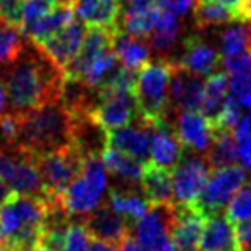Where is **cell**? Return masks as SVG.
Listing matches in <instances>:
<instances>
[{
	"label": "cell",
	"mask_w": 251,
	"mask_h": 251,
	"mask_svg": "<svg viewBox=\"0 0 251 251\" xmlns=\"http://www.w3.org/2000/svg\"><path fill=\"white\" fill-rule=\"evenodd\" d=\"M64 77V69L28 40L21 55L9 64L2 77L11 112L26 114L33 108L59 101Z\"/></svg>",
	"instance_id": "cell-1"
},
{
	"label": "cell",
	"mask_w": 251,
	"mask_h": 251,
	"mask_svg": "<svg viewBox=\"0 0 251 251\" xmlns=\"http://www.w3.org/2000/svg\"><path fill=\"white\" fill-rule=\"evenodd\" d=\"M19 117L21 126L14 147L28 151L33 157L71 145L73 119L60 100L19 114Z\"/></svg>",
	"instance_id": "cell-2"
},
{
	"label": "cell",
	"mask_w": 251,
	"mask_h": 251,
	"mask_svg": "<svg viewBox=\"0 0 251 251\" xmlns=\"http://www.w3.org/2000/svg\"><path fill=\"white\" fill-rule=\"evenodd\" d=\"M47 215V198L12 193L0 206V244L29 251L40 244Z\"/></svg>",
	"instance_id": "cell-3"
},
{
	"label": "cell",
	"mask_w": 251,
	"mask_h": 251,
	"mask_svg": "<svg viewBox=\"0 0 251 251\" xmlns=\"http://www.w3.org/2000/svg\"><path fill=\"white\" fill-rule=\"evenodd\" d=\"M171 60H148L136 73L134 77V98H136L138 114L153 124H171L169 115L172 112L171 97Z\"/></svg>",
	"instance_id": "cell-4"
},
{
	"label": "cell",
	"mask_w": 251,
	"mask_h": 251,
	"mask_svg": "<svg viewBox=\"0 0 251 251\" xmlns=\"http://www.w3.org/2000/svg\"><path fill=\"white\" fill-rule=\"evenodd\" d=\"M83 160V155L73 145L35 155V165L38 169L47 198L59 196L81 174Z\"/></svg>",
	"instance_id": "cell-5"
},
{
	"label": "cell",
	"mask_w": 251,
	"mask_h": 251,
	"mask_svg": "<svg viewBox=\"0 0 251 251\" xmlns=\"http://www.w3.org/2000/svg\"><path fill=\"white\" fill-rule=\"evenodd\" d=\"M90 115L105 131L119 129L138 117L133 86H108L98 90Z\"/></svg>",
	"instance_id": "cell-6"
},
{
	"label": "cell",
	"mask_w": 251,
	"mask_h": 251,
	"mask_svg": "<svg viewBox=\"0 0 251 251\" xmlns=\"http://www.w3.org/2000/svg\"><path fill=\"white\" fill-rule=\"evenodd\" d=\"M248 181V172L244 167L234 164L227 167L210 169L208 179L203 188L201 196L196 201V208L205 217L217 215L226 210L227 203L234 196V193Z\"/></svg>",
	"instance_id": "cell-7"
},
{
	"label": "cell",
	"mask_w": 251,
	"mask_h": 251,
	"mask_svg": "<svg viewBox=\"0 0 251 251\" xmlns=\"http://www.w3.org/2000/svg\"><path fill=\"white\" fill-rule=\"evenodd\" d=\"M210 174V165L200 155H182L179 164L171 171L172 195L177 205L193 206L201 196Z\"/></svg>",
	"instance_id": "cell-8"
},
{
	"label": "cell",
	"mask_w": 251,
	"mask_h": 251,
	"mask_svg": "<svg viewBox=\"0 0 251 251\" xmlns=\"http://www.w3.org/2000/svg\"><path fill=\"white\" fill-rule=\"evenodd\" d=\"M136 241L145 251H174L172 243V203L150 206L134 226Z\"/></svg>",
	"instance_id": "cell-9"
},
{
	"label": "cell",
	"mask_w": 251,
	"mask_h": 251,
	"mask_svg": "<svg viewBox=\"0 0 251 251\" xmlns=\"http://www.w3.org/2000/svg\"><path fill=\"white\" fill-rule=\"evenodd\" d=\"M155 127H157V124L147 121L138 114V117H134L129 124L122 126L119 129L108 131L107 147L124 151V153L140 160L141 164H145L150 158V143Z\"/></svg>",
	"instance_id": "cell-10"
},
{
	"label": "cell",
	"mask_w": 251,
	"mask_h": 251,
	"mask_svg": "<svg viewBox=\"0 0 251 251\" xmlns=\"http://www.w3.org/2000/svg\"><path fill=\"white\" fill-rule=\"evenodd\" d=\"M84 227L93 239L110 244H119L131 236V224L110 208V205L100 203L95 210L84 215Z\"/></svg>",
	"instance_id": "cell-11"
},
{
	"label": "cell",
	"mask_w": 251,
	"mask_h": 251,
	"mask_svg": "<svg viewBox=\"0 0 251 251\" xmlns=\"http://www.w3.org/2000/svg\"><path fill=\"white\" fill-rule=\"evenodd\" d=\"M176 138L184 150H193L203 153L210 147L213 138V127L201 115L200 110H181L174 122Z\"/></svg>",
	"instance_id": "cell-12"
},
{
	"label": "cell",
	"mask_w": 251,
	"mask_h": 251,
	"mask_svg": "<svg viewBox=\"0 0 251 251\" xmlns=\"http://www.w3.org/2000/svg\"><path fill=\"white\" fill-rule=\"evenodd\" d=\"M203 90L205 83L198 74H193L189 71L179 67L172 62V76H171V97L172 110H200L203 100Z\"/></svg>",
	"instance_id": "cell-13"
},
{
	"label": "cell",
	"mask_w": 251,
	"mask_h": 251,
	"mask_svg": "<svg viewBox=\"0 0 251 251\" xmlns=\"http://www.w3.org/2000/svg\"><path fill=\"white\" fill-rule=\"evenodd\" d=\"M176 64L198 76H210L222 67V53L200 36H188L182 43L181 59Z\"/></svg>",
	"instance_id": "cell-14"
},
{
	"label": "cell",
	"mask_w": 251,
	"mask_h": 251,
	"mask_svg": "<svg viewBox=\"0 0 251 251\" xmlns=\"http://www.w3.org/2000/svg\"><path fill=\"white\" fill-rule=\"evenodd\" d=\"M84 33L86 31H84L83 23L73 19L62 29L53 33L47 42H43L42 45L36 47H40L60 69H64L76 57L77 50H79L81 43H83Z\"/></svg>",
	"instance_id": "cell-15"
},
{
	"label": "cell",
	"mask_w": 251,
	"mask_h": 251,
	"mask_svg": "<svg viewBox=\"0 0 251 251\" xmlns=\"http://www.w3.org/2000/svg\"><path fill=\"white\" fill-rule=\"evenodd\" d=\"M206 217L193 206L172 203V243L174 248H196L201 239Z\"/></svg>",
	"instance_id": "cell-16"
},
{
	"label": "cell",
	"mask_w": 251,
	"mask_h": 251,
	"mask_svg": "<svg viewBox=\"0 0 251 251\" xmlns=\"http://www.w3.org/2000/svg\"><path fill=\"white\" fill-rule=\"evenodd\" d=\"M122 0H74V16L91 28H119Z\"/></svg>",
	"instance_id": "cell-17"
},
{
	"label": "cell",
	"mask_w": 251,
	"mask_h": 251,
	"mask_svg": "<svg viewBox=\"0 0 251 251\" xmlns=\"http://www.w3.org/2000/svg\"><path fill=\"white\" fill-rule=\"evenodd\" d=\"M200 251H241L236 227L224 212L206 217L200 239Z\"/></svg>",
	"instance_id": "cell-18"
},
{
	"label": "cell",
	"mask_w": 251,
	"mask_h": 251,
	"mask_svg": "<svg viewBox=\"0 0 251 251\" xmlns=\"http://www.w3.org/2000/svg\"><path fill=\"white\" fill-rule=\"evenodd\" d=\"M140 182L145 198L151 206L174 203L171 171L160 167V165H155L153 162H145Z\"/></svg>",
	"instance_id": "cell-19"
},
{
	"label": "cell",
	"mask_w": 251,
	"mask_h": 251,
	"mask_svg": "<svg viewBox=\"0 0 251 251\" xmlns=\"http://www.w3.org/2000/svg\"><path fill=\"white\" fill-rule=\"evenodd\" d=\"M101 195L95 186H91L88 181H84L81 176H77L66 189L59 195L60 203L66 208V212L71 217L86 215L91 210H95L101 203Z\"/></svg>",
	"instance_id": "cell-20"
},
{
	"label": "cell",
	"mask_w": 251,
	"mask_h": 251,
	"mask_svg": "<svg viewBox=\"0 0 251 251\" xmlns=\"http://www.w3.org/2000/svg\"><path fill=\"white\" fill-rule=\"evenodd\" d=\"M184 155V148L176 138L171 124L157 126L151 134L150 143V162L155 165L172 171Z\"/></svg>",
	"instance_id": "cell-21"
},
{
	"label": "cell",
	"mask_w": 251,
	"mask_h": 251,
	"mask_svg": "<svg viewBox=\"0 0 251 251\" xmlns=\"http://www.w3.org/2000/svg\"><path fill=\"white\" fill-rule=\"evenodd\" d=\"M227 97H229V74H227V71H217V73L210 74L205 83V90H203L200 112L212 124L213 129L219 124Z\"/></svg>",
	"instance_id": "cell-22"
},
{
	"label": "cell",
	"mask_w": 251,
	"mask_h": 251,
	"mask_svg": "<svg viewBox=\"0 0 251 251\" xmlns=\"http://www.w3.org/2000/svg\"><path fill=\"white\" fill-rule=\"evenodd\" d=\"M114 52L119 62L133 73H138L150 60V45L143 42V38L131 36L129 33L121 31V29L115 33Z\"/></svg>",
	"instance_id": "cell-23"
},
{
	"label": "cell",
	"mask_w": 251,
	"mask_h": 251,
	"mask_svg": "<svg viewBox=\"0 0 251 251\" xmlns=\"http://www.w3.org/2000/svg\"><path fill=\"white\" fill-rule=\"evenodd\" d=\"M74 19V9L73 5H53L45 16L38 19L35 25H31L25 31V36L35 45H42L43 42L50 38L53 33H57L59 29H62L67 23H71Z\"/></svg>",
	"instance_id": "cell-24"
},
{
	"label": "cell",
	"mask_w": 251,
	"mask_h": 251,
	"mask_svg": "<svg viewBox=\"0 0 251 251\" xmlns=\"http://www.w3.org/2000/svg\"><path fill=\"white\" fill-rule=\"evenodd\" d=\"M108 205L114 212H117L121 217H124L129 224H136L150 208V203L145 198V195H140L138 191L131 189L114 188L108 193Z\"/></svg>",
	"instance_id": "cell-25"
},
{
	"label": "cell",
	"mask_w": 251,
	"mask_h": 251,
	"mask_svg": "<svg viewBox=\"0 0 251 251\" xmlns=\"http://www.w3.org/2000/svg\"><path fill=\"white\" fill-rule=\"evenodd\" d=\"M205 160L210 165V169L227 167V165H234L239 162L234 131L213 129L212 143L205 151Z\"/></svg>",
	"instance_id": "cell-26"
},
{
	"label": "cell",
	"mask_w": 251,
	"mask_h": 251,
	"mask_svg": "<svg viewBox=\"0 0 251 251\" xmlns=\"http://www.w3.org/2000/svg\"><path fill=\"white\" fill-rule=\"evenodd\" d=\"M103 158V165L110 174L117 176V177L124 179L127 182H138L141 179V171H143V164L131 155L119 151L112 147H107L101 153Z\"/></svg>",
	"instance_id": "cell-27"
},
{
	"label": "cell",
	"mask_w": 251,
	"mask_h": 251,
	"mask_svg": "<svg viewBox=\"0 0 251 251\" xmlns=\"http://www.w3.org/2000/svg\"><path fill=\"white\" fill-rule=\"evenodd\" d=\"M179 33H181V23H179L177 16L174 12L167 11V9H162L160 18H158L157 25H155L153 31L150 33L148 40H150V45L157 52H167L176 43Z\"/></svg>",
	"instance_id": "cell-28"
},
{
	"label": "cell",
	"mask_w": 251,
	"mask_h": 251,
	"mask_svg": "<svg viewBox=\"0 0 251 251\" xmlns=\"http://www.w3.org/2000/svg\"><path fill=\"white\" fill-rule=\"evenodd\" d=\"M28 38L19 26L9 25L0 19V67H7L12 64L25 49Z\"/></svg>",
	"instance_id": "cell-29"
},
{
	"label": "cell",
	"mask_w": 251,
	"mask_h": 251,
	"mask_svg": "<svg viewBox=\"0 0 251 251\" xmlns=\"http://www.w3.org/2000/svg\"><path fill=\"white\" fill-rule=\"evenodd\" d=\"M193 11H195V23L200 29L237 21L232 11H229L226 5L219 4V2H212V0H196Z\"/></svg>",
	"instance_id": "cell-30"
},
{
	"label": "cell",
	"mask_w": 251,
	"mask_h": 251,
	"mask_svg": "<svg viewBox=\"0 0 251 251\" xmlns=\"http://www.w3.org/2000/svg\"><path fill=\"white\" fill-rule=\"evenodd\" d=\"M227 219L239 224L251 219V182H244L227 203Z\"/></svg>",
	"instance_id": "cell-31"
},
{
	"label": "cell",
	"mask_w": 251,
	"mask_h": 251,
	"mask_svg": "<svg viewBox=\"0 0 251 251\" xmlns=\"http://www.w3.org/2000/svg\"><path fill=\"white\" fill-rule=\"evenodd\" d=\"M234 140L237 147V157L244 169L251 171V110L241 115L234 127Z\"/></svg>",
	"instance_id": "cell-32"
},
{
	"label": "cell",
	"mask_w": 251,
	"mask_h": 251,
	"mask_svg": "<svg viewBox=\"0 0 251 251\" xmlns=\"http://www.w3.org/2000/svg\"><path fill=\"white\" fill-rule=\"evenodd\" d=\"M248 42H250V29L243 26V23H234L227 28L222 35V57L237 55L241 52H248Z\"/></svg>",
	"instance_id": "cell-33"
},
{
	"label": "cell",
	"mask_w": 251,
	"mask_h": 251,
	"mask_svg": "<svg viewBox=\"0 0 251 251\" xmlns=\"http://www.w3.org/2000/svg\"><path fill=\"white\" fill-rule=\"evenodd\" d=\"M79 176L91 186H95L98 191H107V169H105L103 162H100V157L84 158Z\"/></svg>",
	"instance_id": "cell-34"
},
{
	"label": "cell",
	"mask_w": 251,
	"mask_h": 251,
	"mask_svg": "<svg viewBox=\"0 0 251 251\" xmlns=\"http://www.w3.org/2000/svg\"><path fill=\"white\" fill-rule=\"evenodd\" d=\"M229 97L241 107L251 108V73H236L229 79Z\"/></svg>",
	"instance_id": "cell-35"
},
{
	"label": "cell",
	"mask_w": 251,
	"mask_h": 251,
	"mask_svg": "<svg viewBox=\"0 0 251 251\" xmlns=\"http://www.w3.org/2000/svg\"><path fill=\"white\" fill-rule=\"evenodd\" d=\"M49 0H23L21 7V31L25 33L31 25H35L42 16L52 9Z\"/></svg>",
	"instance_id": "cell-36"
},
{
	"label": "cell",
	"mask_w": 251,
	"mask_h": 251,
	"mask_svg": "<svg viewBox=\"0 0 251 251\" xmlns=\"http://www.w3.org/2000/svg\"><path fill=\"white\" fill-rule=\"evenodd\" d=\"M90 244V234H88L84 224L71 222L66 230L64 244L60 251H86Z\"/></svg>",
	"instance_id": "cell-37"
},
{
	"label": "cell",
	"mask_w": 251,
	"mask_h": 251,
	"mask_svg": "<svg viewBox=\"0 0 251 251\" xmlns=\"http://www.w3.org/2000/svg\"><path fill=\"white\" fill-rule=\"evenodd\" d=\"M23 0H0V19L21 28Z\"/></svg>",
	"instance_id": "cell-38"
},
{
	"label": "cell",
	"mask_w": 251,
	"mask_h": 251,
	"mask_svg": "<svg viewBox=\"0 0 251 251\" xmlns=\"http://www.w3.org/2000/svg\"><path fill=\"white\" fill-rule=\"evenodd\" d=\"M222 66L226 67L227 73H251V53L241 52L237 55L222 57Z\"/></svg>",
	"instance_id": "cell-39"
},
{
	"label": "cell",
	"mask_w": 251,
	"mask_h": 251,
	"mask_svg": "<svg viewBox=\"0 0 251 251\" xmlns=\"http://www.w3.org/2000/svg\"><path fill=\"white\" fill-rule=\"evenodd\" d=\"M196 0H167L164 5V9L174 12L176 16H186L195 9Z\"/></svg>",
	"instance_id": "cell-40"
},
{
	"label": "cell",
	"mask_w": 251,
	"mask_h": 251,
	"mask_svg": "<svg viewBox=\"0 0 251 251\" xmlns=\"http://www.w3.org/2000/svg\"><path fill=\"white\" fill-rule=\"evenodd\" d=\"M167 0H127V9H150V7H164Z\"/></svg>",
	"instance_id": "cell-41"
},
{
	"label": "cell",
	"mask_w": 251,
	"mask_h": 251,
	"mask_svg": "<svg viewBox=\"0 0 251 251\" xmlns=\"http://www.w3.org/2000/svg\"><path fill=\"white\" fill-rule=\"evenodd\" d=\"M251 21V0H241V5L237 9V23H246Z\"/></svg>",
	"instance_id": "cell-42"
},
{
	"label": "cell",
	"mask_w": 251,
	"mask_h": 251,
	"mask_svg": "<svg viewBox=\"0 0 251 251\" xmlns=\"http://www.w3.org/2000/svg\"><path fill=\"white\" fill-rule=\"evenodd\" d=\"M86 251H117V246L110 243H105V241H100V239H93L88 244Z\"/></svg>",
	"instance_id": "cell-43"
},
{
	"label": "cell",
	"mask_w": 251,
	"mask_h": 251,
	"mask_svg": "<svg viewBox=\"0 0 251 251\" xmlns=\"http://www.w3.org/2000/svg\"><path fill=\"white\" fill-rule=\"evenodd\" d=\"M117 251H145V250L140 246V243H138L136 239H133V237L129 236V237H126V239L119 244Z\"/></svg>",
	"instance_id": "cell-44"
},
{
	"label": "cell",
	"mask_w": 251,
	"mask_h": 251,
	"mask_svg": "<svg viewBox=\"0 0 251 251\" xmlns=\"http://www.w3.org/2000/svg\"><path fill=\"white\" fill-rule=\"evenodd\" d=\"M5 105H7V93H5L4 79L0 77V115L5 112Z\"/></svg>",
	"instance_id": "cell-45"
},
{
	"label": "cell",
	"mask_w": 251,
	"mask_h": 251,
	"mask_svg": "<svg viewBox=\"0 0 251 251\" xmlns=\"http://www.w3.org/2000/svg\"><path fill=\"white\" fill-rule=\"evenodd\" d=\"M52 5H60V4H66V5H74V0H49Z\"/></svg>",
	"instance_id": "cell-46"
},
{
	"label": "cell",
	"mask_w": 251,
	"mask_h": 251,
	"mask_svg": "<svg viewBox=\"0 0 251 251\" xmlns=\"http://www.w3.org/2000/svg\"><path fill=\"white\" fill-rule=\"evenodd\" d=\"M29 251H55V250H52V248L45 246V244H36V246L31 248Z\"/></svg>",
	"instance_id": "cell-47"
},
{
	"label": "cell",
	"mask_w": 251,
	"mask_h": 251,
	"mask_svg": "<svg viewBox=\"0 0 251 251\" xmlns=\"http://www.w3.org/2000/svg\"><path fill=\"white\" fill-rule=\"evenodd\" d=\"M0 251H19V250H16V248H11V246H2V244H0Z\"/></svg>",
	"instance_id": "cell-48"
},
{
	"label": "cell",
	"mask_w": 251,
	"mask_h": 251,
	"mask_svg": "<svg viewBox=\"0 0 251 251\" xmlns=\"http://www.w3.org/2000/svg\"><path fill=\"white\" fill-rule=\"evenodd\" d=\"M176 251H198L196 248H177Z\"/></svg>",
	"instance_id": "cell-49"
}]
</instances>
